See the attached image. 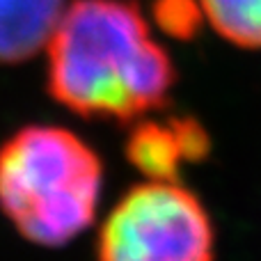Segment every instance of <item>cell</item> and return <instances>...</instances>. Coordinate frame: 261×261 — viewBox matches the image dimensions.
<instances>
[{
	"instance_id": "obj_1",
	"label": "cell",
	"mask_w": 261,
	"mask_h": 261,
	"mask_svg": "<svg viewBox=\"0 0 261 261\" xmlns=\"http://www.w3.org/2000/svg\"><path fill=\"white\" fill-rule=\"evenodd\" d=\"M46 85L87 119L138 122L170 101L176 71L133 0H73L48 48Z\"/></svg>"
},
{
	"instance_id": "obj_2",
	"label": "cell",
	"mask_w": 261,
	"mask_h": 261,
	"mask_svg": "<svg viewBox=\"0 0 261 261\" xmlns=\"http://www.w3.org/2000/svg\"><path fill=\"white\" fill-rule=\"evenodd\" d=\"M103 165L76 133L25 126L0 147V208L35 245L60 248L94 222Z\"/></svg>"
},
{
	"instance_id": "obj_3",
	"label": "cell",
	"mask_w": 261,
	"mask_h": 261,
	"mask_svg": "<svg viewBox=\"0 0 261 261\" xmlns=\"http://www.w3.org/2000/svg\"><path fill=\"white\" fill-rule=\"evenodd\" d=\"M204 204L176 181H147L117 202L99 231V261H213Z\"/></svg>"
},
{
	"instance_id": "obj_4",
	"label": "cell",
	"mask_w": 261,
	"mask_h": 261,
	"mask_svg": "<svg viewBox=\"0 0 261 261\" xmlns=\"http://www.w3.org/2000/svg\"><path fill=\"white\" fill-rule=\"evenodd\" d=\"M208 153V135L190 117L167 122L138 119L126 140V158L151 181H176L184 161H202Z\"/></svg>"
},
{
	"instance_id": "obj_5",
	"label": "cell",
	"mask_w": 261,
	"mask_h": 261,
	"mask_svg": "<svg viewBox=\"0 0 261 261\" xmlns=\"http://www.w3.org/2000/svg\"><path fill=\"white\" fill-rule=\"evenodd\" d=\"M67 0H0V64H21L48 48Z\"/></svg>"
},
{
	"instance_id": "obj_6",
	"label": "cell",
	"mask_w": 261,
	"mask_h": 261,
	"mask_svg": "<svg viewBox=\"0 0 261 261\" xmlns=\"http://www.w3.org/2000/svg\"><path fill=\"white\" fill-rule=\"evenodd\" d=\"M208 25L239 48H261V0H197Z\"/></svg>"
},
{
	"instance_id": "obj_7",
	"label": "cell",
	"mask_w": 261,
	"mask_h": 261,
	"mask_svg": "<svg viewBox=\"0 0 261 261\" xmlns=\"http://www.w3.org/2000/svg\"><path fill=\"white\" fill-rule=\"evenodd\" d=\"M153 14L163 30L176 37H190L204 18L197 0H156Z\"/></svg>"
}]
</instances>
